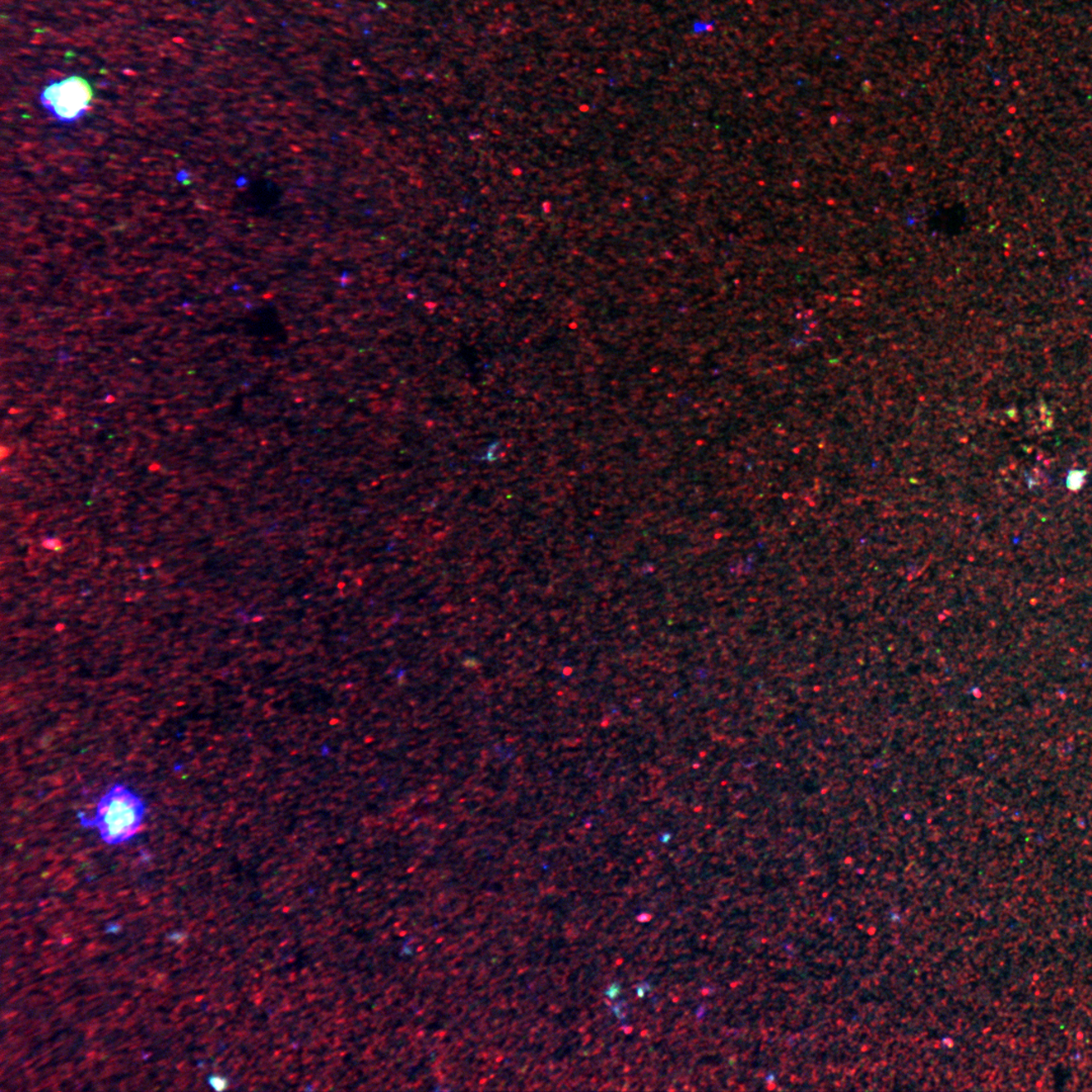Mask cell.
Here are the masks:
<instances>
[{
    "instance_id": "obj_1",
    "label": "cell",
    "mask_w": 1092,
    "mask_h": 1092,
    "mask_svg": "<svg viewBox=\"0 0 1092 1092\" xmlns=\"http://www.w3.org/2000/svg\"><path fill=\"white\" fill-rule=\"evenodd\" d=\"M145 815L143 799L124 784H115L97 802L91 819L82 812L78 819L83 827L96 830L102 842L118 845L136 836Z\"/></svg>"
},
{
    "instance_id": "obj_2",
    "label": "cell",
    "mask_w": 1092,
    "mask_h": 1092,
    "mask_svg": "<svg viewBox=\"0 0 1092 1092\" xmlns=\"http://www.w3.org/2000/svg\"><path fill=\"white\" fill-rule=\"evenodd\" d=\"M94 90L86 79L71 76L50 83L41 92L40 100L51 115L62 123H73L86 115Z\"/></svg>"
},
{
    "instance_id": "obj_3",
    "label": "cell",
    "mask_w": 1092,
    "mask_h": 1092,
    "mask_svg": "<svg viewBox=\"0 0 1092 1092\" xmlns=\"http://www.w3.org/2000/svg\"><path fill=\"white\" fill-rule=\"evenodd\" d=\"M1085 471H1078V469L1069 472L1066 480L1068 489L1071 491L1080 490L1085 482Z\"/></svg>"
},
{
    "instance_id": "obj_4",
    "label": "cell",
    "mask_w": 1092,
    "mask_h": 1092,
    "mask_svg": "<svg viewBox=\"0 0 1092 1092\" xmlns=\"http://www.w3.org/2000/svg\"><path fill=\"white\" fill-rule=\"evenodd\" d=\"M211 1085L215 1087L216 1090H222L223 1087H221V1085H225V1081L222 1080L221 1078H212Z\"/></svg>"
}]
</instances>
